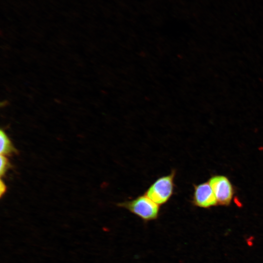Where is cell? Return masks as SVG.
<instances>
[{
	"label": "cell",
	"mask_w": 263,
	"mask_h": 263,
	"mask_svg": "<svg viewBox=\"0 0 263 263\" xmlns=\"http://www.w3.org/2000/svg\"><path fill=\"white\" fill-rule=\"evenodd\" d=\"M176 173V170L173 169L169 174L158 178L144 194L159 206L166 204L174 193Z\"/></svg>",
	"instance_id": "2"
},
{
	"label": "cell",
	"mask_w": 263,
	"mask_h": 263,
	"mask_svg": "<svg viewBox=\"0 0 263 263\" xmlns=\"http://www.w3.org/2000/svg\"><path fill=\"white\" fill-rule=\"evenodd\" d=\"M213 189L218 205L229 206L232 201L234 188L229 179L224 175H214L208 181Z\"/></svg>",
	"instance_id": "3"
},
{
	"label": "cell",
	"mask_w": 263,
	"mask_h": 263,
	"mask_svg": "<svg viewBox=\"0 0 263 263\" xmlns=\"http://www.w3.org/2000/svg\"><path fill=\"white\" fill-rule=\"evenodd\" d=\"M0 155H5L15 152L16 150L14 147L12 142L2 130L0 132Z\"/></svg>",
	"instance_id": "5"
},
{
	"label": "cell",
	"mask_w": 263,
	"mask_h": 263,
	"mask_svg": "<svg viewBox=\"0 0 263 263\" xmlns=\"http://www.w3.org/2000/svg\"><path fill=\"white\" fill-rule=\"evenodd\" d=\"M6 190V187L4 182L2 180L0 182V195L1 197L2 194L4 193Z\"/></svg>",
	"instance_id": "7"
},
{
	"label": "cell",
	"mask_w": 263,
	"mask_h": 263,
	"mask_svg": "<svg viewBox=\"0 0 263 263\" xmlns=\"http://www.w3.org/2000/svg\"><path fill=\"white\" fill-rule=\"evenodd\" d=\"M193 190L191 203L194 206L209 208L218 205L214 193L208 181L193 185Z\"/></svg>",
	"instance_id": "4"
},
{
	"label": "cell",
	"mask_w": 263,
	"mask_h": 263,
	"mask_svg": "<svg viewBox=\"0 0 263 263\" xmlns=\"http://www.w3.org/2000/svg\"><path fill=\"white\" fill-rule=\"evenodd\" d=\"M10 164L5 155H0V175L2 176L10 168Z\"/></svg>",
	"instance_id": "6"
},
{
	"label": "cell",
	"mask_w": 263,
	"mask_h": 263,
	"mask_svg": "<svg viewBox=\"0 0 263 263\" xmlns=\"http://www.w3.org/2000/svg\"><path fill=\"white\" fill-rule=\"evenodd\" d=\"M117 206L139 217L145 223L157 219L160 207L145 194L131 200L118 203Z\"/></svg>",
	"instance_id": "1"
}]
</instances>
